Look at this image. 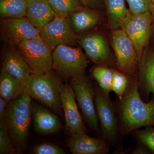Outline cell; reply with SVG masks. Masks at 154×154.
<instances>
[{
  "label": "cell",
  "instance_id": "1",
  "mask_svg": "<svg viewBox=\"0 0 154 154\" xmlns=\"http://www.w3.org/2000/svg\"><path fill=\"white\" fill-rule=\"evenodd\" d=\"M139 88L138 82L134 80L116 108L122 137L143 127L154 126V96L149 102H143Z\"/></svg>",
  "mask_w": 154,
  "mask_h": 154
},
{
  "label": "cell",
  "instance_id": "2",
  "mask_svg": "<svg viewBox=\"0 0 154 154\" xmlns=\"http://www.w3.org/2000/svg\"><path fill=\"white\" fill-rule=\"evenodd\" d=\"M31 99L25 92L6 105L5 122L17 154L24 153L27 149L32 116Z\"/></svg>",
  "mask_w": 154,
  "mask_h": 154
},
{
  "label": "cell",
  "instance_id": "3",
  "mask_svg": "<svg viewBox=\"0 0 154 154\" xmlns=\"http://www.w3.org/2000/svg\"><path fill=\"white\" fill-rule=\"evenodd\" d=\"M49 71L40 74H31L25 83V92L58 114H62L60 92L63 85L58 74Z\"/></svg>",
  "mask_w": 154,
  "mask_h": 154
},
{
  "label": "cell",
  "instance_id": "4",
  "mask_svg": "<svg viewBox=\"0 0 154 154\" xmlns=\"http://www.w3.org/2000/svg\"><path fill=\"white\" fill-rule=\"evenodd\" d=\"M96 112L99 119L100 137L110 145L122 149L121 139L116 108L109 94L99 86L94 87Z\"/></svg>",
  "mask_w": 154,
  "mask_h": 154
},
{
  "label": "cell",
  "instance_id": "5",
  "mask_svg": "<svg viewBox=\"0 0 154 154\" xmlns=\"http://www.w3.org/2000/svg\"><path fill=\"white\" fill-rule=\"evenodd\" d=\"M53 69L65 81L85 73L87 57L79 47L61 44L52 51Z\"/></svg>",
  "mask_w": 154,
  "mask_h": 154
},
{
  "label": "cell",
  "instance_id": "6",
  "mask_svg": "<svg viewBox=\"0 0 154 154\" xmlns=\"http://www.w3.org/2000/svg\"><path fill=\"white\" fill-rule=\"evenodd\" d=\"M69 81L83 118L91 129L100 136L95 90L91 80L85 73L75 76Z\"/></svg>",
  "mask_w": 154,
  "mask_h": 154
},
{
  "label": "cell",
  "instance_id": "7",
  "mask_svg": "<svg viewBox=\"0 0 154 154\" xmlns=\"http://www.w3.org/2000/svg\"><path fill=\"white\" fill-rule=\"evenodd\" d=\"M154 16L149 12L136 14L130 13L121 25L120 28L132 42L138 62L149 42Z\"/></svg>",
  "mask_w": 154,
  "mask_h": 154
},
{
  "label": "cell",
  "instance_id": "8",
  "mask_svg": "<svg viewBox=\"0 0 154 154\" xmlns=\"http://www.w3.org/2000/svg\"><path fill=\"white\" fill-rule=\"evenodd\" d=\"M17 46L31 74H40L52 69V52L42 39L25 40Z\"/></svg>",
  "mask_w": 154,
  "mask_h": 154
},
{
  "label": "cell",
  "instance_id": "9",
  "mask_svg": "<svg viewBox=\"0 0 154 154\" xmlns=\"http://www.w3.org/2000/svg\"><path fill=\"white\" fill-rule=\"evenodd\" d=\"M112 47L116 57V65L119 71L128 75L134 76L138 62L132 42L121 28L114 30L112 36Z\"/></svg>",
  "mask_w": 154,
  "mask_h": 154
},
{
  "label": "cell",
  "instance_id": "10",
  "mask_svg": "<svg viewBox=\"0 0 154 154\" xmlns=\"http://www.w3.org/2000/svg\"><path fill=\"white\" fill-rule=\"evenodd\" d=\"M39 34L52 52L60 45L73 46L78 41L68 18H62L57 15L39 31Z\"/></svg>",
  "mask_w": 154,
  "mask_h": 154
},
{
  "label": "cell",
  "instance_id": "11",
  "mask_svg": "<svg viewBox=\"0 0 154 154\" xmlns=\"http://www.w3.org/2000/svg\"><path fill=\"white\" fill-rule=\"evenodd\" d=\"M62 106L65 119V129L69 136L87 133L88 129L78 108L74 92L70 83L63 84L60 92Z\"/></svg>",
  "mask_w": 154,
  "mask_h": 154
},
{
  "label": "cell",
  "instance_id": "12",
  "mask_svg": "<svg viewBox=\"0 0 154 154\" xmlns=\"http://www.w3.org/2000/svg\"><path fill=\"white\" fill-rule=\"evenodd\" d=\"M3 38L12 45H17L25 40L42 39L39 30L26 17L6 18L1 24Z\"/></svg>",
  "mask_w": 154,
  "mask_h": 154
},
{
  "label": "cell",
  "instance_id": "13",
  "mask_svg": "<svg viewBox=\"0 0 154 154\" xmlns=\"http://www.w3.org/2000/svg\"><path fill=\"white\" fill-rule=\"evenodd\" d=\"M78 42L86 55L94 63L107 66L114 63L107 42L102 35L88 34L79 38Z\"/></svg>",
  "mask_w": 154,
  "mask_h": 154
},
{
  "label": "cell",
  "instance_id": "14",
  "mask_svg": "<svg viewBox=\"0 0 154 154\" xmlns=\"http://www.w3.org/2000/svg\"><path fill=\"white\" fill-rule=\"evenodd\" d=\"M67 145L73 154H106L110 146L102 138L91 137L87 133L70 136Z\"/></svg>",
  "mask_w": 154,
  "mask_h": 154
},
{
  "label": "cell",
  "instance_id": "15",
  "mask_svg": "<svg viewBox=\"0 0 154 154\" xmlns=\"http://www.w3.org/2000/svg\"><path fill=\"white\" fill-rule=\"evenodd\" d=\"M33 126L40 134L55 133L60 130L61 124L58 117L49 110L37 104H31Z\"/></svg>",
  "mask_w": 154,
  "mask_h": 154
},
{
  "label": "cell",
  "instance_id": "16",
  "mask_svg": "<svg viewBox=\"0 0 154 154\" xmlns=\"http://www.w3.org/2000/svg\"><path fill=\"white\" fill-rule=\"evenodd\" d=\"M26 18L40 31L51 22L57 14L47 0H27Z\"/></svg>",
  "mask_w": 154,
  "mask_h": 154
},
{
  "label": "cell",
  "instance_id": "17",
  "mask_svg": "<svg viewBox=\"0 0 154 154\" xmlns=\"http://www.w3.org/2000/svg\"><path fill=\"white\" fill-rule=\"evenodd\" d=\"M2 69L24 83L28 81L31 75L28 64L19 51L15 50H9L5 53Z\"/></svg>",
  "mask_w": 154,
  "mask_h": 154
},
{
  "label": "cell",
  "instance_id": "18",
  "mask_svg": "<svg viewBox=\"0 0 154 154\" xmlns=\"http://www.w3.org/2000/svg\"><path fill=\"white\" fill-rule=\"evenodd\" d=\"M138 63L140 87L154 96V50H146Z\"/></svg>",
  "mask_w": 154,
  "mask_h": 154
},
{
  "label": "cell",
  "instance_id": "19",
  "mask_svg": "<svg viewBox=\"0 0 154 154\" xmlns=\"http://www.w3.org/2000/svg\"><path fill=\"white\" fill-rule=\"evenodd\" d=\"M72 29L76 32L89 30L98 25L100 17L94 11L82 8L71 13L67 17Z\"/></svg>",
  "mask_w": 154,
  "mask_h": 154
},
{
  "label": "cell",
  "instance_id": "20",
  "mask_svg": "<svg viewBox=\"0 0 154 154\" xmlns=\"http://www.w3.org/2000/svg\"><path fill=\"white\" fill-rule=\"evenodd\" d=\"M25 83L2 69L0 74V96L8 103L15 100L25 93Z\"/></svg>",
  "mask_w": 154,
  "mask_h": 154
},
{
  "label": "cell",
  "instance_id": "21",
  "mask_svg": "<svg viewBox=\"0 0 154 154\" xmlns=\"http://www.w3.org/2000/svg\"><path fill=\"white\" fill-rule=\"evenodd\" d=\"M108 24L113 30L121 28L123 22L130 14L126 8L125 0H104Z\"/></svg>",
  "mask_w": 154,
  "mask_h": 154
},
{
  "label": "cell",
  "instance_id": "22",
  "mask_svg": "<svg viewBox=\"0 0 154 154\" xmlns=\"http://www.w3.org/2000/svg\"><path fill=\"white\" fill-rule=\"evenodd\" d=\"M27 0H0V15L3 18L26 17Z\"/></svg>",
  "mask_w": 154,
  "mask_h": 154
},
{
  "label": "cell",
  "instance_id": "23",
  "mask_svg": "<svg viewBox=\"0 0 154 154\" xmlns=\"http://www.w3.org/2000/svg\"><path fill=\"white\" fill-rule=\"evenodd\" d=\"M114 69L107 65L98 64L92 70V74L99 87L105 93L109 94L111 91Z\"/></svg>",
  "mask_w": 154,
  "mask_h": 154
},
{
  "label": "cell",
  "instance_id": "24",
  "mask_svg": "<svg viewBox=\"0 0 154 154\" xmlns=\"http://www.w3.org/2000/svg\"><path fill=\"white\" fill-rule=\"evenodd\" d=\"M58 16L67 18L71 13L82 8L79 0H47Z\"/></svg>",
  "mask_w": 154,
  "mask_h": 154
},
{
  "label": "cell",
  "instance_id": "25",
  "mask_svg": "<svg viewBox=\"0 0 154 154\" xmlns=\"http://www.w3.org/2000/svg\"><path fill=\"white\" fill-rule=\"evenodd\" d=\"M131 77L120 71L114 69L111 91L115 93L119 100L124 97L133 82L130 79Z\"/></svg>",
  "mask_w": 154,
  "mask_h": 154
},
{
  "label": "cell",
  "instance_id": "26",
  "mask_svg": "<svg viewBox=\"0 0 154 154\" xmlns=\"http://www.w3.org/2000/svg\"><path fill=\"white\" fill-rule=\"evenodd\" d=\"M146 127L145 129L136 130L131 133L141 144L154 154V126Z\"/></svg>",
  "mask_w": 154,
  "mask_h": 154
},
{
  "label": "cell",
  "instance_id": "27",
  "mask_svg": "<svg viewBox=\"0 0 154 154\" xmlns=\"http://www.w3.org/2000/svg\"><path fill=\"white\" fill-rule=\"evenodd\" d=\"M0 154H17L5 122H0Z\"/></svg>",
  "mask_w": 154,
  "mask_h": 154
},
{
  "label": "cell",
  "instance_id": "28",
  "mask_svg": "<svg viewBox=\"0 0 154 154\" xmlns=\"http://www.w3.org/2000/svg\"><path fill=\"white\" fill-rule=\"evenodd\" d=\"M131 14H136L149 12L154 15V6L150 0H126Z\"/></svg>",
  "mask_w": 154,
  "mask_h": 154
},
{
  "label": "cell",
  "instance_id": "29",
  "mask_svg": "<svg viewBox=\"0 0 154 154\" xmlns=\"http://www.w3.org/2000/svg\"><path fill=\"white\" fill-rule=\"evenodd\" d=\"M34 154H65L63 149L51 143H42L34 146L32 149Z\"/></svg>",
  "mask_w": 154,
  "mask_h": 154
},
{
  "label": "cell",
  "instance_id": "30",
  "mask_svg": "<svg viewBox=\"0 0 154 154\" xmlns=\"http://www.w3.org/2000/svg\"><path fill=\"white\" fill-rule=\"evenodd\" d=\"M8 102L0 97V122H5V110Z\"/></svg>",
  "mask_w": 154,
  "mask_h": 154
},
{
  "label": "cell",
  "instance_id": "31",
  "mask_svg": "<svg viewBox=\"0 0 154 154\" xmlns=\"http://www.w3.org/2000/svg\"><path fill=\"white\" fill-rule=\"evenodd\" d=\"M151 152L145 146L141 144V145L138 146L131 153L134 154H150Z\"/></svg>",
  "mask_w": 154,
  "mask_h": 154
},
{
  "label": "cell",
  "instance_id": "32",
  "mask_svg": "<svg viewBox=\"0 0 154 154\" xmlns=\"http://www.w3.org/2000/svg\"><path fill=\"white\" fill-rule=\"evenodd\" d=\"M83 5L87 7H92L96 3H98L99 0H79Z\"/></svg>",
  "mask_w": 154,
  "mask_h": 154
},
{
  "label": "cell",
  "instance_id": "33",
  "mask_svg": "<svg viewBox=\"0 0 154 154\" xmlns=\"http://www.w3.org/2000/svg\"><path fill=\"white\" fill-rule=\"evenodd\" d=\"M153 33L154 35V16L152 24V33Z\"/></svg>",
  "mask_w": 154,
  "mask_h": 154
},
{
  "label": "cell",
  "instance_id": "34",
  "mask_svg": "<svg viewBox=\"0 0 154 154\" xmlns=\"http://www.w3.org/2000/svg\"><path fill=\"white\" fill-rule=\"evenodd\" d=\"M152 5L154 6V0H150Z\"/></svg>",
  "mask_w": 154,
  "mask_h": 154
}]
</instances>
